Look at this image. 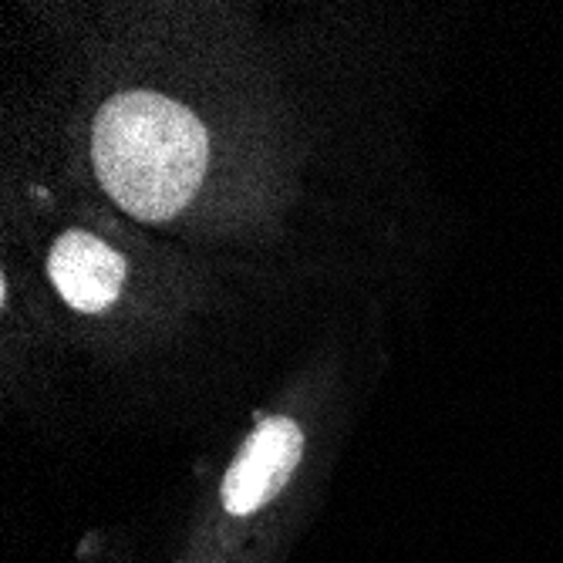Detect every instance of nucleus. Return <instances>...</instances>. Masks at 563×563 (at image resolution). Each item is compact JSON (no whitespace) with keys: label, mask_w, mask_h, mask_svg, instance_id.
<instances>
[{"label":"nucleus","mask_w":563,"mask_h":563,"mask_svg":"<svg viewBox=\"0 0 563 563\" xmlns=\"http://www.w3.org/2000/svg\"><path fill=\"white\" fill-rule=\"evenodd\" d=\"M68 362L65 338L34 284L0 253V391L21 412L47 416Z\"/></svg>","instance_id":"obj_3"},{"label":"nucleus","mask_w":563,"mask_h":563,"mask_svg":"<svg viewBox=\"0 0 563 563\" xmlns=\"http://www.w3.org/2000/svg\"><path fill=\"white\" fill-rule=\"evenodd\" d=\"M0 253L27 274L71 362L159 388L236 334L253 280L98 199L21 115L8 119Z\"/></svg>","instance_id":"obj_2"},{"label":"nucleus","mask_w":563,"mask_h":563,"mask_svg":"<svg viewBox=\"0 0 563 563\" xmlns=\"http://www.w3.org/2000/svg\"><path fill=\"white\" fill-rule=\"evenodd\" d=\"M47 101L24 112L112 210L233 274L287 277L318 202L321 119L230 4L65 14Z\"/></svg>","instance_id":"obj_1"}]
</instances>
